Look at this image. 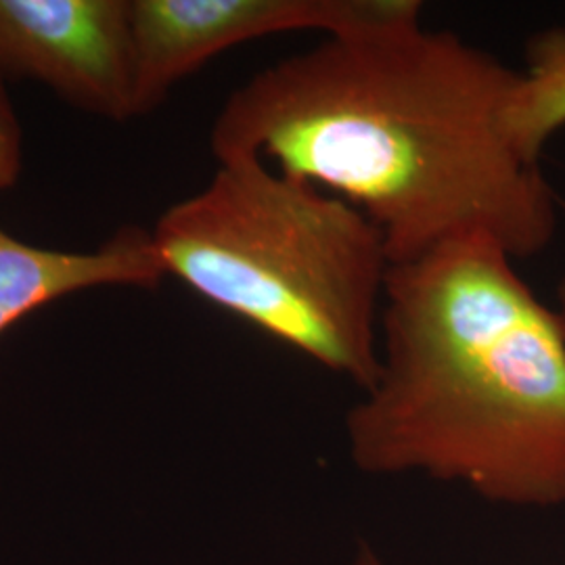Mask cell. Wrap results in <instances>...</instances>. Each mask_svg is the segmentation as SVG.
<instances>
[{
    "label": "cell",
    "mask_w": 565,
    "mask_h": 565,
    "mask_svg": "<svg viewBox=\"0 0 565 565\" xmlns=\"http://www.w3.org/2000/svg\"><path fill=\"white\" fill-rule=\"evenodd\" d=\"M518 81L424 21L324 36L231 93L210 142L218 162L256 158L352 203L392 266L476 235L527 260L555 239L559 207L507 132Z\"/></svg>",
    "instance_id": "6da1fadb"
},
{
    "label": "cell",
    "mask_w": 565,
    "mask_h": 565,
    "mask_svg": "<svg viewBox=\"0 0 565 565\" xmlns=\"http://www.w3.org/2000/svg\"><path fill=\"white\" fill-rule=\"evenodd\" d=\"M356 469L565 505V315L482 235L390 268L380 375L345 415Z\"/></svg>",
    "instance_id": "7a4b0ae2"
},
{
    "label": "cell",
    "mask_w": 565,
    "mask_h": 565,
    "mask_svg": "<svg viewBox=\"0 0 565 565\" xmlns=\"http://www.w3.org/2000/svg\"><path fill=\"white\" fill-rule=\"evenodd\" d=\"M163 270L366 392L390 256L352 203L256 158L218 162L151 231Z\"/></svg>",
    "instance_id": "3957f363"
},
{
    "label": "cell",
    "mask_w": 565,
    "mask_h": 565,
    "mask_svg": "<svg viewBox=\"0 0 565 565\" xmlns=\"http://www.w3.org/2000/svg\"><path fill=\"white\" fill-rule=\"evenodd\" d=\"M424 21L419 0H132L137 116L207 61L275 34H361Z\"/></svg>",
    "instance_id": "277c9868"
},
{
    "label": "cell",
    "mask_w": 565,
    "mask_h": 565,
    "mask_svg": "<svg viewBox=\"0 0 565 565\" xmlns=\"http://www.w3.org/2000/svg\"><path fill=\"white\" fill-rule=\"evenodd\" d=\"M51 86L86 111L137 116L130 2L0 0V74Z\"/></svg>",
    "instance_id": "5b68a950"
},
{
    "label": "cell",
    "mask_w": 565,
    "mask_h": 565,
    "mask_svg": "<svg viewBox=\"0 0 565 565\" xmlns=\"http://www.w3.org/2000/svg\"><path fill=\"white\" fill-rule=\"evenodd\" d=\"M151 231L126 226L97 252H57L0 228V333L44 303L88 287H158L166 279Z\"/></svg>",
    "instance_id": "8992f818"
},
{
    "label": "cell",
    "mask_w": 565,
    "mask_h": 565,
    "mask_svg": "<svg viewBox=\"0 0 565 565\" xmlns=\"http://www.w3.org/2000/svg\"><path fill=\"white\" fill-rule=\"evenodd\" d=\"M565 128V25L525 44V67L507 109V132L525 162L541 166L546 142Z\"/></svg>",
    "instance_id": "52a82bcc"
},
{
    "label": "cell",
    "mask_w": 565,
    "mask_h": 565,
    "mask_svg": "<svg viewBox=\"0 0 565 565\" xmlns=\"http://www.w3.org/2000/svg\"><path fill=\"white\" fill-rule=\"evenodd\" d=\"M21 163L20 126L7 99L0 74V191L18 181Z\"/></svg>",
    "instance_id": "ba28073f"
},
{
    "label": "cell",
    "mask_w": 565,
    "mask_h": 565,
    "mask_svg": "<svg viewBox=\"0 0 565 565\" xmlns=\"http://www.w3.org/2000/svg\"><path fill=\"white\" fill-rule=\"evenodd\" d=\"M350 565H385L384 559L371 548V546H361Z\"/></svg>",
    "instance_id": "9c48e42d"
},
{
    "label": "cell",
    "mask_w": 565,
    "mask_h": 565,
    "mask_svg": "<svg viewBox=\"0 0 565 565\" xmlns=\"http://www.w3.org/2000/svg\"><path fill=\"white\" fill-rule=\"evenodd\" d=\"M557 308H559L562 315H565V277L559 282V287H557Z\"/></svg>",
    "instance_id": "30bf717a"
}]
</instances>
